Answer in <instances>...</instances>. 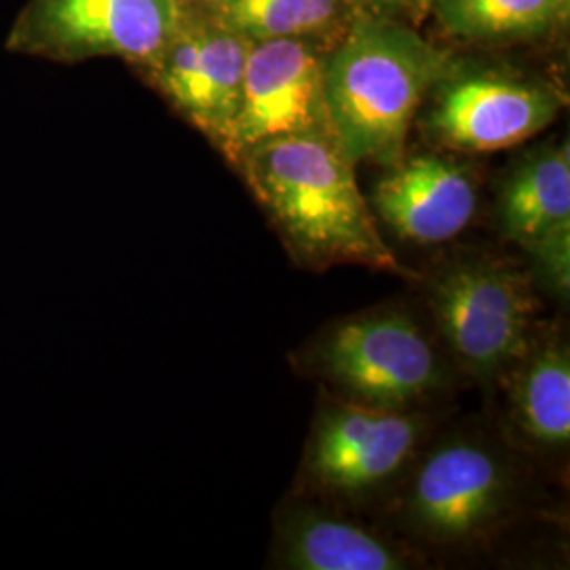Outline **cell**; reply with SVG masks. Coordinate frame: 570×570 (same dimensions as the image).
Returning <instances> with one entry per match:
<instances>
[{
    "label": "cell",
    "mask_w": 570,
    "mask_h": 570,
    "mask_svg": "<svg viewBox=\"0 0 570 570\" xmlns=\"http://www.w3.org/2000/svg\"><path fill=\"white\" fill-rule=\"evenodd\" d=\"M292 261L308 271L364 266L414 279L379 233L355 161L332 129L292 134L237 161Z\"/></svg>",
    "instance_id": "obj_1"
},
{
    "label": "cell",
    "mask_w": 570,
    "mask_h": 570,
    "mask_svg": "<svg viewBox=\"0 0 570 570\" xmlns=\"http://www.w3.org/2000/svg\"><path fill=\"white\" fill-rule=\"evenodd\" d=\"M454 63L406 23L355 11L324 66L327 121L346 155L397 164L421 104Z\"/></svg>",
    "instance_id": "obj_2"
},
{
    "label": "cell",
    "mask_w": 570,
    "mask_h": 570,
    "mask_svg": "<svg viewBox=\"0 0 570 570\" xmlns=\"http://www.w3.org/2000/svg\"><path fill=\"white\" fill-rule=\"evenodd\" d=\"M296 364L343 400L391 410H412L449 381L428 332L400 306L330 324L296 353Z\"/></svg>",
    "instance_id": "obj_3"
},
{
    "label": "cell",
    "mask_w": 570,
    "mask_h": 570,
    "mask_svg": "<svg viewBox=\"0 0 570 570\" xmlns=\"http://www.w3.org/2000/svg\"><path fill=\"white\" fill-rule=\"evenodd\" d=\"M431 313L450 353L480 381L503 379L537 336L532 271L501 256H469L431 285Z\"/></svg>",
    "instance_id": "obj_4"
},
{
    "label": "cell",
    "mask_w": 570,
    "mask_h": 570,
    "mask_svg": "<svg viewBox=\"0 0 570 570\" xmlns=\"http://www.w3.org/2000/svg\"><path fill=\"white\" fill-rule=\"evenodd\" d=\"M183 11L180 0H28L4 49L63 63L119 58L140 68Z\"/></svg>",
    "instance_id": "obj_5"
},
{
    "label": "cell",
    "mask_w": 570,
    "mask_h": 570,
    "mask_svg": "<svg viewBox=\"0 0 570 570\" xmlns=\"http://www.w3.org/2000/svg\"><path fill=\"white\" fill-rule=\"evenodd\" d=\"M428 421L414 410L367 406L330 395L303 459L306 489L334 501H362L416 459Z\"/></svg>",
    "instance_id": "obj_6"
},
{
    "label": "cell",
    "mask_w": 570,
    "mask_h": 570,
    "mask_svg": "<svg viewBox=\"0 0 570 570\" xmlns=\"http://www.w3.org/2000/svg\"><path fill=\"white\" fill-rule=\"evenodd\" d=\"M503 454L480 435H452L419 459L402 497L407 530L440 543L478 541L503 518L511 501Z\"/></svg>",
    "instance_id": "obj_7"
},
{
    "label": "cell",
    "mask_w": 570,
    "mask_h": 570,
    "mask_svg": "<svg viewBox=\"0 0 570 570\" xmlns=\"http://www.w3.org/2000/svg\"><path fill=\"white\" fill-rule=\"evenodd\" d=\"M429 94L423 134L454 153H492L522 144L550 127L564 104L550 82L459 63Z\"/></svg>",
    "instance_id": "obj_8"
},
{
    "label": "cell",
    "mask_w": 570,
    "mask_h": 570,
    "mask_svg": "<svg viewBox=\"0 0 570 570\" xmlns=\"http://www.w3.org/2000/svg\"><path fill=\"white\" fill-rule=\"evenodd\" d=\"M252 42L199 4L184 7L164 47L140 66L184 119L225 148L237 117Z\"/></svg>",
    "instance_id": "obj_9"
},
{
    "label": "cell",
    "mask_w": 570,
    "mask_h": 570,
    "mask_svg": "<svg viewBox=\"0 0 570 570\" xmlns=\"http://www.w3.org/2000/svg\"><path fill=\"white\" fill-rule=\"evenodd\" d=\"M324 66L326 56L315 41L252 42L242 102L223 148L226 159L237 165L258 144L332 129L324 98Z\"/></svg>",
    "instance_id": "obj_10"
},
{
    "label": "cell",
    "mask_w": 570,
    "mask_h": 570,
    "mask_svg": "<svg viewBox=\"0 0 570 570\" xmlns=\"http://www.w3.org/2000/svg\"><path fill=\"white\" fill-rule=\"evenodd\" d=\"M374 184L372 212L404 242H452L480 207V188L468 165L442 153L402 157Z\"/></svg>",
    "instance_id": "obj_11"
},
{
    "label": "cell",
    "mask_w": 570,
    "mask_h": 570,
    "mask_svg": "<svg viewBox=\"0 0 570 570\" xmlns=\"http://www.w3.org/2000/svg\"><path fill=\"white\" fill-rule=\"evenodd\" d=\"M275 560L294 570H404L412 556L383 534L317 505L279 513Z\"/></svg>",
    "instance_id": "obj_12"
},
{
    "label": "cell",
    "mask_w": 570,
    "mask_h": 570,
    "mask_svg": "<svg viewBox=\"0 0 570 570\" xmlns=\"http://www.w3.org/2000/svg\"><path fill=\"white\" fill-rule=\"evenodd\" d=\"M510 419L534 449L558 452L570 442V351L560 334L537 332L508 370Z\"/></svg>",
    "instance_id": "obj_13"
},
{
    "label": "cell",
    "mask_w": 570,
    "mask_h": 570,
    "mask_svg": "<svg viewBox=\"0 0 570 570\" xmlns=\"http://www.w3.org/2000/svg\"><path fill=\"white\" fill-rule=\"evenodd\" d=\"M497 216L503 235L529 252L570 226L569 142L548 144L513 165L501 184Z\"/></svg>",
    "instance_id": "obj_14"
},
{
    "label": "cell",
    "mask_w": 570,
    "mask_h": 570,
    "mask_svg": "<svg viewBox=\"0 0 570 570\" xmlns=\"http://www.w3.org/2000/svg\"><path fill=\"white\" fill-rule=\"evenodd\" d=\"M570 0H431L438 26L459 41H529L569 18Z\"/></svg>",
    "instance_id": "obj_15"
},
{
    "label": "cell",
    "mask_w": 570,
    "mask_h": 570,
    "mask_svg": "<svg viewBox=\"0 0 570 570\" xmlns=\"http://www.w3.org/2000/svg\"><path fill=\"white\" fill-rule=\"evenodd\" d=\"M205 11L249 42L317 41L355 13L346 0H225Z\"/></svg>",
    "instance_id": "obj_16"
},
{
    "label": "cell",
    "mask_w": 570,
    "mask_h": 570,
    "mask_svg": "<svg viewBox=\"0 0 570 570\" xmlns=\"http://www.w3.org/2000/svg\"><path fill=\"white\" fill-rule=\"evenodd\" d=\"M532 256V277L558 301H569L570 292V226L541 239L529 249Z\"/></svg>",
    "instance_id": "obj_17"
},
{
    "label": "cell",
    "mask_w": 570,
    "mask_h": 570,
    "mask_svg": "<svg viewBox=\"0 0 570 570\" xmlns=\"http://www.w3.org/2000/svg\"><path fill=\"white\" fill-rule=\"evenodd\" d=\"M355 11H367L385 16L400 9H414L416 16H423V0H346Z\"/></svg>",
    "instance_id": "obj_18"
},
{
    "label": "cell",
    "mask_w": 570,
    "mask_h": 570,
    "mask_svg": "<svg viewBox=\"0 0 570 570\" xmlns=\"http://www.w3.org/2000/svg\"><path fill=\"white\" fill-rule=\"evenodd\" d=\"M220 2H225V0H193V4H199V7H204V9H212V7L220 4Z\"/></svg>",
    "instance_id": "obj_19"
},
{
    "label": "cell",
    "mask_w": 570,
    "mask_h": 570,
    "mask_svg": "<svg viewBox=\"0 0 570 570\" xmlns=\"http://www.w3.org/2000/svg\"><path fill=\"white\" fill-rule=\"evenodd\" d=\"M429 2H431V0H423V16L429 11Z\"/></svg>",
    "instance_id": "obj_20"
},
{
    "label": "cell",
    "mask_w": 570,
    "mask_h": 570,
    "mask_svg": "<svg viewBox=\"0 0 570 570\" xmlns=\"http://www.w3.org/2000/svg\"><path fill=\"white\" fill-rule=\"evenodd\" d=\"M183 2L184 7H188V4H193V0H180Z\"/></svg>",
    "instance_id": "obj_21"
}]
</instances>
